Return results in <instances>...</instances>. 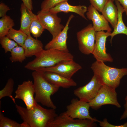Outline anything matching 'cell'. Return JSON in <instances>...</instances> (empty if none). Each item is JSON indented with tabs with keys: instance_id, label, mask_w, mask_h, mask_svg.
Here are the masks:
<instances>
[{
	"instance_id": "6da1fadb",
	"label": "cell",
	"mask_w": 127,
	"mask_h": 127,
	"mask_svg": "<svg viewBox=\"0 0 127 127\" xmlns=\"http://www.w3.org/2000/svg\"><path fill=\"white\" fill-rule=\"evenodd\" d=\"M16 110L21 119L29 127H48L49 124L58 115L55 109H48L37 103L28 109L16 104Z\"/></svg>"
},
{
	"instance_id": "7a4b0ae2",
	"label": "cell",
	"mask_w": 127,
	"mask_h": 127,
	"mask_svg": "<svg viewBox=\"0 0 127 127\" xmlns=\"http://www.w3.org/2000/svg\"><path fill=\"white\" fill-rule=\"evenodd\" d=\"M35 58L24 66L27 69L36 71L53 66L61 62L73 60V56L69 52L56 50H44L36 55Z\"/></svg>"
},
{
	"instance_id": "3957f363",
	"label": "cell",
	"mask_w": 127,
	"mask_h": 127,
	"mask_svg": "<svg viewBox=\"0 0 127 127\" xmlns=\"http://www.w3.org/2000/svg\"><path fill=\"white\" fill-rule=\"evenodd\" d=\"M94 74L103 85L116 89L119 86L120 80L127 75V68H118L108 66L103 61L96 60L91 67Z\"/></svg>"
},
{
	"instance_id": "277c9868",
	"label": "cell",
	"mask_w": 127,
	"mask_h": 127,
	"mask_svg": "<svg viewBox=\"0 0 127 127\" xmlns=\"http://www.w3.org/2000/svg\"><path fill=\"white\" fill-rule=\"evenodd\" d=\"M35 90V99L37 103L50 108L56 109V107L51 96L58 90V87L49 83L40 72L34 71L32 73Z\"/></svg>"
},
{
	"instance_id": "5b68a950",
	"label": "cell",
	"mask_w": 127,
	"mask_h": 127,
	"mask_svg": "<svg viewBox=\"0 0 127 127\" xmlns=\"http://www.w3.org/2000/svg\"><path fill=\"white\" fill-rule=\"evenodd\" d=\"M115 89L106 85H103L95 97L88 102L90 107L97 110L103 105L110 104L120 108L121 105L118 100Z\"/></svg>"
},
{
	"instance_id": "8992f818",
	"label": "cell",
	"mask_w": 127,
	"mask_h": 127,
	"mask_svg": "<svg viewBox=\"0 0 127 127\" xmlns=\"http://www.w3.org/2000/svg\"><path fill=\"white\" fill-rule=\"evenodd\" d=\"M96 33L91 24L77 32L79 48L82 53L86 55L92 54L95 46Z\"/></svg>"
},
{
	"instance_id": "52a82bcc",
	"label": "cell",
	"mask_w": 127,
	"mask_h": 127,
	"mask_svg": "<svg viewBox=\"0 0 127 127\" xmlns=\"http://www.w3.org/2000/svg\"><path fill=\"white\" fill-rule=\"evenodd\" d=\"M57 13H52L49 11L40 10L37 15L44 29L51 33L52 38L56 36L63 30L65 26L61 24V19Z\"/></svg>"
},
{
	"instance_id": "ba28073f",
	"label": "cell",
	"mask_w": 127,
	"mask_h": 127,
	"mask_svg": "<svg viewBox=\"0 0 127 127\" xmlns=\"http://www.w3.org/2000/svg\"><path fill=\"white\" fill-rule=\"evenodd\" d=\"M95 121L89 119H73L66 112L58 115L48 127H94L97 126Z\"/></svg>"
},
{
	"instance_id": "9c48e42d",
	"label": "cell",
	"mask_w": 127,
	"mask_h": 127,
	"mask_svg": "<svg viewBox=\"0 0 127 127\" xmlns=\"http://www.w3.org/2000/svg\"><path fill=\"white\" fill-rule=\"evenodd\" d=\"M90 107L88 102L74 98L71 99L70 104L67 106L65 112L73 119H89L98 122L99 120L90 116L89 110Z\"/></svg>"
},
{
	"instance_id": "30bf717a",
	"label": "cell",
	"mask_w": 127,
	"mask_h": 127,
	"mask_svg": "<svg viewBox=\"0 0 127 127\" xmlns=\"http://www.w3.org/2000/svg\"><path fill=\"white\" fill-rule=\"evenodd\" d=\"M103 85L94 75L88 83L74 90L73 93L79 99L88 103L95 97Z\"/></svg>"
},
{
	"instance_id": "8fae6325",
	"label": "cell",
	"mask_w": 127,
	"mask_h": 127,
	"mask_svg": "<svg viewBox=\"0 0 127 127\" xmlns=\"http://www.w3.org/2000/svg\"><path fill=\"white\" fill-rule=\"evenodd\" d=\"M15 93V98L22 100L28 109L32 108L38 103L34 97L35 90L33 83L30 80L19 85Z\"/></svg>"
},
{
	"instance_id": "7c38bea8",
	"label": "cell",
	"mask_w": 127,
	"mask_h": 127,
	"mask_svg": "<svg viewBox=\"0 0 127 127\" xmlns=\"http://www.w3.org/2000/svg\"><path fill=\"white\" fill-rule=\"evenodd\" d=\"M81 66L73 60L63 61L53 66L37 70L40 72H50L56 73L68 78H71Z\"/></svg>"
},
{
	"instance_id": "4fadbf2b",
	"label": "cell",
	"mask_w": 127,
	"mask_h": 127,
	"mask_svg": "<svg viewBox=\"0 0 127 127\" xmlns=\"http://www.w3.org/2000/svg\"><path fill=\"white\" fill-rule=\"evenodd\" d=\"M111 32L101 31L96 32V39L92 54L96 60L103 62H111L113 59L110 54L106 52V44L107 38L110 36Z\"/></svg>"
},
{
	"instance_id": "5bb4252c",
	"label": "cell",
	"mask_w": 127,
	"mask_h": 127,
	"mask_svg": "<svg viewBox=\"0 0 127 127\" xmlns=\"http://www.w3.org/2000/svg\"><path fill=\"white\" fill-rule=\"evenodd\" d=\"M74 17V16L72 14L69 16L64 29L56 36L52 38V40L46 45L45 49L56 50L69 52L67 44V32L69 28V23Z\"/></svg>"
},
{
	"instance_id": "9a60e30c",
	"label": "cell",
	"mask_w": 127,
	"mask_h": 127,
	"mask_svg": "<svg viewBox=\"0 0 127 127\" xmlns=\"http://www.w3.org/2000/svg\"><path fill=\"white\" fill-rule=\"evenodd\" d=\"M98 12L92 5H90L87 8L86 13L87 18L92 21L93 28L95 32L105 31L111 32L112 29L108 22Z\"/></svg>"
},
{
	"instance_id": "2e32d148",
	"label": "cell",
	"mask_w": 127,
	"mask_h": 127,
	"mask_svg": "<svg viewBox=\"0 0 127 127\" xmlns=\"http://www.w3.org/2000/svg\"><path fill=\"white\" fill-rule=\"evenodd\" d=\"M39 72L48 82L58 87L68 88L77 85L76 82L71 78H67L53 72Z\"/></svg>"
},
{
	"instance_id": "e0dca14e",
	"label": "cell",
	"mask_w": 127,
	"mask_h": 127,
	"mask_svg": "<svg viewBox=\"0 0 127 127\" xmlns=\"http://www.w3.org/2000/svg\"><path fill=\"white\" fill-rule=\"evenodd\" d=\"M87 10V7L84 5L73 6L68 3L67 1L60 3L50 9V12L54 13L63 12L65 13L73 12L80 16L86 20L88 19L85 15Z\"/></svg>"
},
{
	"instance_id": "ac0fdd59",
	"label": "cell",
	"mask_w": 127,
	"mask_h": 127,
	"mask_svg": "<svg viewBox=\"0 0 127 127\" xmlns=\"http://www.w3.org/2000/svg\"><path fill=\"white\" fill-rule=\"evenodd\" d=\"M23 48L26 57L35 56L44 49L42 42L32 37L31 34L28 35L24 43Z\"/></svg>"
},
{
	"instance_id": "d6986e66",
	"label": "cell",
	"mask_w": 127,
	"mask_h": 127,
	"mask_svg": "<svg viewBox=\"0 0 127 127\" xmlns=\"http://www.w3.org/2000/svg\"><path fill=\"white\" fill-rule=\"evenodd\" d=\"M114 1L108 0L101 12L113 29L117 23L118 15L117 8L114 4Z\"/></svg>"
},
{
	"instance_id": "ffe728a7",
	"label": "cell",
	"mask_w": 127,
	"mask_h": 127,
	"mask_svg": "<svg viewBox=\"0 0 127 127\" xmlns=\"http://www.w3.org/2000/svg\"><path fill=\"white\" fill-rule=\"evenodd\" d=\"M114 1L118 10V20L113 32L110 34L111 43L114 36L118 34H123L127 36V27L124 24L123 19V14L125 12L124 10L118 1L115 0Z\"/></svg>"
},
{
	"instance_id": "44dd1931",
	"label": "cell",
	"mask_w": 127,
	"mask_h": 127,
	"mask_svg": "<svg viewBox=\"0 0 127 127\" xmlns=\"http://www.w3.org/2000/svg\"><path fill=\"white\" fill-rule=\"evenodd\" d=\"M21 17L20 29L28 35L31 34L29 28L32 21L31 16L28 9L23 3L21 6Z\"/></svg>"
},
{
	"instance_id": "7402d4cb",
	"label": "cell",
	"mask_w": 127,
	"mask_h": 127,
	"mask_svg": "<svg viewBox=\"0 0 127 127\" xmlns=\"http://www.w3.org/2000/svg\"><path fill=\"white\" fill-rule=\"evenodd\" d=\"M32 18V21L29 28L30 33L35 37H40L44 30L37 15L34 14L32 10L28 9Z\"/></svg>"
},
{
	"instance_id": "603a6c76",
	"label": "cell",
	"mask_w": 127,
	"mask_h": 127,
	"mask_svg": "<svg viewBox=\"0 0 127 127\" xmlns=\"http://www.w3.org/2000/svg\"><path fill=\"white\" fill-rule=\"evenodd\" d=\"M28 35L20 29L16 30L13 28L9 31L6 36L16 42L18 45L23 47Z\"/></svg>"
},
{
	"instance_id": "cb8c5ba5",
	"label": "cell",
	"mask_w": 127,
	"mask_h": 127,
	"mask_svg": "<svg viewBox=\"0 0 127 127\" xmlns=\"http://www.w3.org/2000/svg\"><path fill=\"white\" fill-rule=\"evenodd\" d=\"M15 25L14 21L6 15L0 19V38L6 36L8 32Z\"/></svg>"
},
{
	"instance_id": "d4e9b609",
	"label": "cell",
	"mask_w": 127,
	"mask_h": 127,
	"mask_svg": "<svg viewBox=\"0 0 127 127\" xmlns=\"http://www.w3.org/2000/svg\"><path fill=\"white\" fill-rule=\"evenodd\" d=\"M19 46L14 48L10 52L11 56L10 59L12 63H22L26 59V57L25 55L24 48Z\"/></svg>"
},
{
	"instance_id": "484cf974",
	"label": "cell",
	"mask_w": 127,
	"mask_h": 127,
	"mask_svg": "<svg viewBox=\"0 0 127 127\" xmlns=\"http://www.w3.org/2000/svg\"><path fill=\"white\" fill-rule=\"evenodd\" d=\"M14 81L12 78L9 79L4 87L0 91V99L5 97H10L16 104L15 98L12 95L14 89Z\"/></svg>"
},
{
	"instance_id": "4316f807",
	"label": "cell",
	"mask_w": 127,
	"mask_h": 127,
	"mask_svg": "<svg viewBox=\"0 0 127 127\" xmlns=\"http://www.w3.org/2000/svg\"><path fill=\"white\" fill-rule=\"evenodd\" d=\"M0 39V44L5 53L8 52H11L14 48L19 45L15 41L6 36Z\"/></svg>"
},
{
	"instance_id": "83f0119b",
	"label": "cell",
	"mask_w": 127,
	"mask_h": 127,
	"mask_svg": "<svg viewBox=\"0 0 127 127\" xmlns=\"http://www.w3.org/2000/svg\"><path fill=\"white\" fill-rule=\"evenodd\" d=\"M0 127H22L21 123L4 116L0 110Z\"/></svg>"
},
{
	"instance_id": "f1b7e54d",
	"label": "cell",
	"mask_w": 127,
	"mask_h": 127,
	"mask_svg": "<svg viewBox=\"0 0 127 127\" xmlns=\"http://www.w3.org/2000/svg\"><path fill=\"white\" fill-rule=\"evenodd\" d=\"M68 0H44L41 5V10L49 11L51 8L62 2L67 1Z\"/></svg>"
},
{
	"instance_id": "f546056e",
	"label": "cell",
	"mask_w": 127,
	"mask_h": 127,
	"mask_svg": "<svg viewBox=\"0 0 127 127\" xmlns=\"http://www.w3.org/2000/svg\"><path fill=\"white\" fill-rule=\"evenodd\" d=\"M92 5L98 11L101 12L108 0H89Z\"/></svg>"
},
{
	"instance_id": "4dcf8cb0",
	"label": "cell",
	"mask_w": 127,
	"mask_h": 127,
	"mask_svg": "<svg viewBox=\"0 0 127 127\" xmlns=\"http://www.w3.org/2000/svg\"><path fill=\"white\" fill-rule=\"evenodd\" d=\"M10 10L9 8L3 2L0 4V17H2L6 16L7 11Z\"/></svg>"
},
{
	"instance_id": "1f68e13d",
	"label": "cell",
	"mask_w": 127,
	"mask_h": 127,
	"mask_svg": "<svg viewBox=\"0 0 127 127\" xmlns=\"http://www.w3.org/2000/svg\"><path fill=\"white\" fill-rule=\"evenodd\" d=\"M124 106L125 110L120 117V120L124 119L127 118V95L125 98V103Z\"/></svg>"
},
{
	"instance_id": "d6a6232c",
	"label": "cell",
	"mask_w": 127,
	"mask_h": 127,
	"mask_svg": "<svg viewBox=\"0 0 127 127\" xmlns=\"http://www.w3.org/2000/svg\"><path fill=\"white\" fill-rule=\"evenodd\" d=\"M23 3L27 8L29 10L33 9L32 2V0H21Z\"/></svg>"
},
{
	"instance_id": "836d02e7",
	"label": "cell",
	"mask_w": 127,
	"mask_h": 127,
	"mask_svg": "<svg viewBox=\"0 0 127 127\" xmlns=\"http://www.w3.org/2000/svg\"><path fill=\"white\" fill-rule=\"evenodd\" d=\"M118 1L123 8L127 16V0H115Z\"/></svg>"
},
{
	"instance_id": "e575fe53",
	"label": "cell",
	"mask_w": 127,
	"mask_h": 127,
	"mask_svg": "<svg viewBox=\"0 0 127 127\" xmlns=\"http://www.w3.org/2000/svg\"></svg>"
},
{
	"instance_id": "d590c367",
	"label": "cell",
	"mask_w": 127,
	"mask_h": 127,
	"mask_svg": "<svg viewBox=\"0 0 127 127\" xmlns=\"http://www.w3.org/2000/svg\"></svg>"
}]
</instances>
